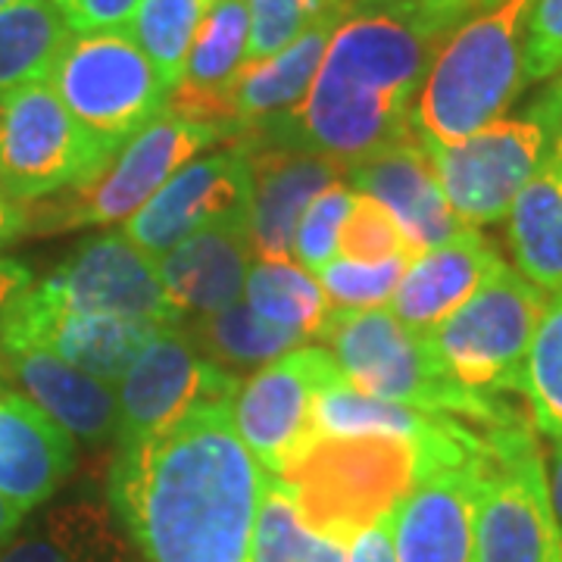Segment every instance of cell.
Segmentation results:
<instances>
[{"label": "cell", "instance_id": "52a82bcc", "mask_svg": "<svg viewBox=\"0 0 562 562\" xmlns=\"http://www.w3.org/2000/svg\"><path fill=\"white\" fill-rule=\"evenodd\" d=\"M560 128L562 79L557 76L519 116H503L453 144L422 140L457 220L482 228L509 216L516 198L547 160Z\"/></svg>", "mask_w": 562, "mask_h": 562}, {"label": "cell", "instance_id": "ac0fdd59", "mask_svg": "<svg viewBox=\"0 0 562 562\" xmlns=\"http://www.w3.org/2000/svg\"><path fill=\"white\" fill-rule=\"evenodd\" d=\"M250 166V235L257 260H288L306 206L347 176L341 162L276 140H232Z\"/></svg>", "mask_w": 562, "mask_h": 562}, {"label": "cell", "instance_id": "f35d334b", "mask_svg": "<svg viewBox=\"0 0 562 562\" xmlns=\"http://www.w3.org/2000/svg\"><path fill=\"white\" fill-rule=\"evenodd\" d=\"M72 35L128 29L140 0H50Z\"/></svg>", "mask_w": 562, "mask_h": 562}, {"label": "cell", "instance_id": "8fae6325", "mask_svg": "<svg viewBox=\"0 0 562 562\" xmlns=\"http://www.w3.org/2000/svg\"><path fill=\"white\" fill-rule=\"evenodd\" d=\"M106 157L63 106L50 81H35L0 101V194L38 201L91 179Z\"/></svg>", "mask_w": 562, "mask_h": 562}, {"label": "cell", "instance_id": "7a4b0ae2", "mask_svg": "<svg viewBox=\"0 0 562 562\" xmlns=\"http://www.w3.org/2000/svg\"><path fill=\"white\" fill-rule=\"evenodd\" d=\"M262 487L266 469L220 403L122 443L110 506L144 562H250Z\"/></svg>", "mask_w": 562, "mask_h": 562}, {"label": "cell", "instance_id": "4fadbf2b", "mask_svg": "<svg viewBox=\"0 0 562 562\" xmlns=\"http://www.w3.org/2000/svg\"><path fill=\"white\" fill-rule=\"evenodd\" d=\"M494 431L484 450L422 462L416 484L394 509L397 562H475V522Z\"/></svg>", "mask_w": 562, "mask_h": 562}, {"label": "cell", "instance_id": "44dd1931", "mask_svg": "<svg viewBox=\"0 0 562 562\" xmlns=\"http://www.w3.org/2000/svg\"><path fill=\"white\" fill-rule=\"evenodd\" d=\"M250 50V0H213L206 10L179 85L169 91L166 110L201 122L232 140V88L247 66Z\"/></svg>", "mask_w": 562, "mask_h": 562}, {"label": "cell", "instance_id": "ba28073f", "mask_svg": "<svg viewBox=\"0 0 562 562\" xmlns=\"http://www.w3.org/2000/svg\"><path fill=\"white\" fill-rule=\"evenodd\" d=\"M547 294L519 269L503 266L447 319L422 335L453 382L482 394H522V375Z\"/></svg>", "mask_w": 562, "mask_h": 562}, {"label": "cell", "instance_id": "e575fe53", "mask_svg": "<svg viewBox=\"0 0 562 562\" xmlns=\"http://www.w3.org/2000/svg\"><path fill=\"white\" fill-rule=\"evenodd\" d=\"M338 257L357 262H384L397 260V257L416 260V254L409 250L394 216L382 203L372 201L369 194H360V191L353 194L350 213L341 225Z\"/></svg>", "mask_w": 562, "mask_h": 562}, {"label": "cell", "instance_id": "9a60e30c", "mask_svg": "<svg viewBox=\"0 0 562 562\" xmlns=\"http://www.w3.org/2000/svg\"><path fill=\"white\" fill-rule=\"evenodd\" d=\"M331 362L325 347L306 344L238 384L232 397L235 431L269 475L281 472L313 438V401Z\"/></svg>", "mask_w": 562, "mask_h": 562}, {"label": "cell", "instance_id": "f6af8a7d", "mask_svg": "<svg viewBox=\"0 0 562 562\" xmlns=\"http://www.w3.org/2000/svg\"><path fill=\"white\" fill-rule=\"evenodd\" d=\"M10 372H7V362H3V357H0V391H13V387H10Z\"/></svg>", "mask_w": 562, "mask_h": 562}, {"label": "cell", "instance_id": "d6986e66", "mask_svg": "<svg viewBox=\"0 0 562 562\" xmlns=\"http://www.w3.org/2000/svg\"><path fill=\"white\" fill-rule=\"evenodd\" d=\"M347 184L382 203L416 257L465 228L443 198L438 172L416 128L379 154L353 162L347 169Z\"/></svg>", "mask_w": 562, "mask_h": 562}, {"label": "cell", "instance_id": "484cf974", "mask_svg": "<svg viewBox=\"0 0 562 562\" xmlns=\"http://www.w3.org/2000/svg\"><path fill=\"white\" fill-rule=\"evenodd\" d=\"M0 562H135V553L113 506L72 501L20 528L0 547Z\"/></svg>", "mask_w": 562, "mask_h": 562}, {"label": "cell", "instance_id": "7dc6e473", "mask_svg": "<svg viewBox=\"0 0 562 562\" xmlns=\"http://www.w3.org/2000/svg\"><path fill=\"white\" fill-rule=\"evenodd\" d=\"M13 3H20V0H0V10H7V7H13Z\"/></svg>", "mask_w": 562, "mask_h": 562}, {"label": "cell", "instance_id": "ffe728a7", "mask_svg": "<svg viewBox=\"0 0 562 562\" xmlns=\"http://www.w3.org/2000/svg\"><path fill=\"white\" fill-rule=\"evenodd\" d=\"M0 357L20 394L41 406L76 441L103 443L120 435L116 384L81 372L32 341L0 338Z\"/></svg>", "mask_w": 562, "mask_h": 562}, {"label": "cell", "instance_id": "9c48e42d", "mask_svg": "<svg viewBox=\"0 0 562 562\" xmlns=\"http://www.w3.org/2000/svg\"><path fill=\"white\" fill-rule=\"evenodd\" d=\"M47 81L106 160L169 101V88L128 29L72 35Z\"/></svg>", "mask_w": 562, "mask_h": 562}, {"label": "cell", "instance_id": "8992f818", "mask_svg": "<svg viewBox=\"0 0 562 562\" xmlns=\"http://www.w3.org/2000/svg\"><path fill=\"white\" fill-rule=\"evenodd\" d=\"M220 138L216 128L162 110L91 179L25 203V235H60L88 225L128 222L181 166L198 160L203 147Z\"/></svg>", "mask_w": 562, "mask_h": 562}, {"label": "cell", "instance_id": "7bdbcfd3", "mask_svg": "<svg viewBox=\"0 0 562 562\" xmlns=\"http://www.w3.org/2000/svg\"><path fill=\"white\" fill-rule=\"evenodd\" d=\"M547 484H550L553 513H557V519H560V528H562V441H557V447H553V460H550Z\"/></svg>", "mask_w": 562, "mask_h": 562}, {"label": "cell", "instance_id": "7c38bea8", "mask_svg": "<svg viewBox=\"0 0 562 562\" xmlns=\"http://www.w3.org/2000/svg\"><path fill=\"white\" fill-rule=\"evenodd\" d=\"M238 384L203 357L184 325H162L116 384V438L120 443L154 438L201 406L232 403Z\"/></svg>", "mask_w": 562, "mask_h": 562}, {"label": "cell", "instance_id": "ee69618b", "mask_svg": "<svg viewBox=\"0 0 562 562\" xmlns=\"http://www.w3.org/2000/svg\"><path fill=\"white\" fill-rule=\"evenodd\" d=\"M22 519H25V513H22L20 506L10 503L7 497H0V547L20 531Z\"/></svg>", "mask_w": 562, "mask_h": 562}, {"label": "cell", "instance_id": "60d3db41", "mask_svg": "<svg viewBox=\"0 0 562 562\" xmlns=\"http://www.w3.org/2000/svg\"><path fill=\"white\" fill-rule=\"evenodd\" d=\"M25 235V203L0 194V254Z\"/></svg>", "mask_w": 562, "mask_h": 562}, {"label": "cell", "instance_id": "6da1fadb", "mask_svg": "<svg viewBox=\"0 0 562 562\" xmlns=\"http://www.w3.org/2000/svg\"><path fill=\"white\" fill-rule=\"evenodd\" d=\"M469 0H347L303 101L241 140L316 150L350 169L406 138L413 101L443 38L475 16Z\"/></svg>", "mask_w": 562, "mask_h": 562}, {"label": "cell", "instance_id": "83f0119b", "mask_svg": "<svg viewBox=\"0 0 562 562\" xmlns=\"http://www.w3.org/2000/svg\"><path fill=\"white\" fill-rule=\"evenodd\" d=\"M184 331L206 360L238 382L260 372L262 366L276 362L284 353L310 344L301 331L262 319L260 313L250 310L244 301L232 303L220 313L188 319Z\"/></svg>", "mask_w": 562, "mask_h": 562}, {"label": "cell", "instance_id": "cb8c5ba5", "mask_svg": "<svg viewBox=\"0 0 562 562\" xmlns=\"http://www.w3.org/2000/svg\"><path fill=\"white\" fill-rule=\"evenodd\" d=\"M76 465V438L20 391H0V497L38 509Z\"/></svg>", "mask_w": 562, "mask_h": 562}, {"label": "cell", "instance_id": "8d00e7d4", "mask_svg": "<svg viewBox=\"0 0 562 562\" xmlns=\"http://www.w3.org/2000/svg\"><path fill=\"white\" fill-rule=\"evenodd\" d=\"M328 0H250V50L247 63L269 60L284 50L319 16Z\"/></svg>", "mask_w": 562, "mask_h": 562}, {"label": "cell", "instance_id": "7402d4cb", "mask_svg": "<svg viewBox=\"0 0 562 562\" xmlns=\"http://www.w3.org/2000/svg\"><path fill=\"white\" fill-rule=\"evenodd\" d=\"M254 257L250 213H244L206 225L157 260L166 294L181 319H198L244 301Z\"/></svg>", "mask_w": 562, "mask_h": 562}, {"label": "cell", "instance_id": "277c9868", "mask_svg": "<svg viewBox=\"0 0 562 562\" xmlns=\"http://www.w3.org/2000/svg\"><path fill=\"white\" fill-rule=\"evenodd\" d=\"M316 341L338 362L344 379L379 401L401 403L431 416H453L479 428L525 425L503 397H482L453 382L431 357L422 335L409 331L387 306H331Z\"/></svg>", "mask_w": 562, "mask_h": 562}, {"label": "cell", "instance_id": "1f68e13d", "mask_svg": "<svg viewBox=\"0 0 562 562\" xmlns=\"http://www.w3.org/2000/svg\"><path fill=\"white\" fill-rule=\"evenodd\" d=\"M210 7L213 0H140L128 22L132 38L138 41L144 57L169 91L179 85L184 60Z\"/></svg>", "mask_w": 562, "mask_h": 562}, {"label": "cell", "instance_id": "ab89813d", "mask_svg": "<svg viewBox=\"0 0 562 562\" xmlns=\"http://www.w3.org/2000/svg\"><path fill=\"white\" fill-rule=\"evenodd\" d=\"M347 562H397L394 553V513L366 525L347 543Z\"/></svg>", "mask_w": 562, "mask_h": 562}, {"label": "cell", "instance_id": "603a6c76", "mask_svg": "<svg viewBox=\"0 0 562 562\" xmlns=\"http://www.w3.org/2000/svg\"><path fill=\"white\" fill-rule=\"evenodd\" d=\"M503 257L479 228H460L453 238L419 254L406 266L391 297V313L416 335L438 328L484 281L501 272Z\"/></svg>", "mask_w": 562, "mask_h": 562}, {"label": "cell", "instance_id": "5b68a950", "mask_svg": "<svg viewBox=\"0 0 562 562\" xmlns=\"http://www.w3.org/2000/svg\"><path fill=\"white\" fill-rule=\"evenodd\" d=\"M484 438L460 447H479ZM428 453L443 450H422L416 443L382 435H313L301 453L276 472V479L291 494L303 522L347 547L357 531L401 506L416 484L422 457Z\"/></svg>", "mask_w": 562, "mask_h": 562}, {"label": "cell", "instance_id": "836d02e7", "mask_svg": "<svg viewBox=\"0 0 562 562\" xmlns=\"http://www.w3.org/2000/svg\"><path fill=\"white\" fill-rule=\"evenodd\" d=\"M409 262H413L409 257L384 262H357L335 257L316 279L328 303L338 310H379L384 303H391Z\"/></svg>", "mask_w": 562, "mask_h": 562}, {"label": "cell", "instance_id": "c3c4849f", "mask_svg": "<svg viewBox=\"0 0 562 562\" xmlns=\"http://www.w3.org/2000/svg\"><path fill=\"white\" fill-rule=\"evenodd\" d=\"M560 79H562V76H560Z\"/></svg>", "mask_w": 562, "mask_h": 562}, {"label": "cell", "instance_id": "30bf717a", "mask_svg": "<svg viewBox=\"0 0 562 562\" xmlns=\"http://www.w3.org/2000/svg\"><path fill=\"white\" fill-rule=\"evenodd\" d=\"M475 562H562V528L528 422L494 431L475 522Z\"/></svg>", "mask_w": 562, "mask_h": 562}, {"label": "cell", "instance_id": "d590c367", "mask_svg": "<svg viewBox=\"0 0 562 562\" xmlns=\"http://www.w3.org/2000/svg\"><path fill=\"white\" fill-rule=\"evenodd\" d=\"M353 194L357 191L347 181H335L306 206L297 235H294V250H291L306 272L319 276L322 269L338 257V238H341V225L350 213Z\"/></svg>", "mask_w": 562, "mask_h": 562}, {"label": "cell", "instance_id": "f1b7e54d", "mask_svg": "<svg viewBox=\"0 0 562 562\" xmlns=\"http://www.w3.org/2000/svg\"><path fill=\"white\" fill-rule=\"evenodd\" d=\"M69 38L72 32L50 0H20L0 10V101L47 81Z\"/></svg>", "mask_w": 562, "mask_h": 562}, {"label": "cell", "instance_id": "d4e9b609", "mask_svg": "<svg viewBox=\"0 0 562 562\" xmlns=\"http://www.w3.org/2000/svg\"><path fill=\"white\" fill-rule=\"evenodd\" d=\"M344 7L347 0H328L319 16L303 29L301 38L291 41L269 60L244 66L232 88V122H235L232 140L257 135L269 122H276L303 101L306 88L316 79L331 32L341 22Z\"/></svg>", "mask_w": 562, "mask_h": 562}, {"label": "cell", "instance_id": "b9f144b4", "mask_svg": "<svg viewBox=\"0 0 562 562\" xmlns=\"http://www.w3.org/2000/svg\"><path fill=\"white\" fill-rule=\"evenodd\" d=\"M29 284H32V272L22 262L0 257V310L10 301H16Z\"/></svg>", "mask_w": 562, "mask_h": 562}, {"label": "cell", "instance_id": "4316f807", "mask_svg": "<svg viewBox=\"0 0 562 562\" xmlns=\"http://www.w3.org/2000/svg\"><path fill=\"white\" fill-rule=\"evenodd\" d=\"M516 269L543 294L562 291V128L506 216Z\"/></svg>", "mask_w": 562, "mask_h": 562}, {"label": "cell", "instance_id": "5bb4252c", "mask_svg": "<svg viewBox=\"0 0 562 562\" xmlns=\"http://www.w3.org/2000/svg\"><path fill=\"white\" fill-rule=\"evenodd\" d=\"M35 291L57 306L81 313H103L157 325L184 322L166 294L160 260L128 241L122 232L79 244L47 279L35 284Z\"/></svg>", "mask_w": 562, "mask_h": 562}, {"label": "cell", "instance_id": "3957f363", "mask_svg": "<svg viewBox=\"0 0 562 562\" xmlns=\"http://www.w3.org/2000/svg\"><path fill=\"white\" fill-rule=\"evenodd\" d=\"M531 0H497L460 22L413 101L422 138L453 144L506 116L525 85V22Z\"/></svg>", "mask_w": 562, "mask_h": 562}, {"label": "cell", "instance_id": "d6a6232c", "mask_svg": "<svg viewBox=\"0 0 562 562\" xmlns=\"http://www.w3.org/2000/svg\"><path fill=\"white\" fill-rule=\"evenodd\" d=\"M522 394L531 425L562 441V291L547 297L525 362Z\"/></svg>", "mask_w": 562, "mask_h": 562}, {"label": "cell", "instance_id": "74e56055", "mask_svg": "<svg viewBox=\"0 0 562 562\" xmlns=\"http://www.w3.org/2000/svg\"><path fill=\"white\" fill-rule=\"evenodd\" d=\"M562 76V0H531L525 22V81Z\"/></svg>", "mask_w": 562, "mask_h": 562}, {"label": "cell", "instance_id": "f546056e", "mask_svg": "<svg viewBox=\"0 0 562 562\" xmlns=\"http://www.w3.org/2000/svg\"><path fill=\"white\" fill-rule=\"evenodd\" d=\"M244 303L262 319L301 331L306 341L319 338L322 325L331 313V303L319 279L306 272L297 260H254L244 284Z\"/></svg>", "mask_w": 562, "mask_h": 562}, {"label": "cell", "instance_id": "4dcf8cb0", "mask_svg": "<svg viewBox=\"0 0 562 562\" xmlns=\"http://www.w3.org/2000/svg\"><path fill=\"white\" fill-rule=\"evenodd\" d=\"M250 562H347V547L303 522L284 484L266 472Z\"/></svg>", "mask_w": 562, "mask_h": 562}, {"label": "cell", "instance_id": "bcb514c9", "mask_svg": "<svg viewBox=\"0 0 562 562\" xmlns=\"http://www.w3.org/2000/svg\"><path fill=\"white\" fill-rule=\"evenodd\" d=\"M469 3H475L479 10H484V7H491V3H497V0H469Z\"/></svg>", "mask_w": 562, "mask_h": 562}, {"label": "cell", "instance_id": "e0dca14e", "mask_svg": "<svg viewBox=\"0 0 562 562\" xmlns=\"http://www.w3.org/2000/svg\"><path fill=\"white\" fill-rule=\"evenodd\" d=\"M250 166L241 147L232 144L181 166L132 220L122 222V235L162 257L206 225L250 213Z\"/></svg>", "mask_w": 562, "mask_h": 562}, {"label": "cell", "instance_id": "2e32d148", "mask_svg": "<svg viewBox=\"0 0 562 562\" xmlns=\"http://www.w3.org/2000/svg\"><path fill=\"white\" fill-rule=\"evenodd\" d=\"M160 328L157 322L57 306L41 297L35 281L0 310V338L41 344L81 372L110 384H120Z\"/></svg>", "mask_w": 562, "mask_h": 562}]
</instances>
